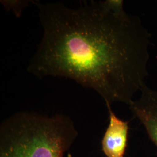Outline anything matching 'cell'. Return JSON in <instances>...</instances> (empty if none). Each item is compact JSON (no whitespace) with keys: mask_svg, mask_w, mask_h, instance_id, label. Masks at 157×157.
<instances>
[{"mask_svg":"<svg viewBox=\"0 0 157 157\" xmlns=\"http://www.w3.org/2000/svg\"><path fill=\"white\" fill-rule=\"evenodd\" d=\"M109 124L102 137V150L107 157H124L127 147L129 123L117 117L111 106H107Z\"/></svg>","mask_w":157,"mask_h":157,"instance_id":"4","label":"cell"},{"mask_svg":"<svg viewBox=\"0 0 157 157\" xmlns=\"http://www.w3.org/2000/svg\"><path fill=\"white\" fill-rule=\"evenodd\" d=\"M140 97L130 104V109L146 129L150 140L157 147V89L144 84Z\"/></svg>","mask_w":157,"mask_h":157,"instance_id":"3","label":"cell"},{"mask_svg":"<svg viewBox=\"0 0 157 157\" xmlns=\"http://www.w3.org/2000/svg\"><path fill=\"white\" fill-rule=\"evenodd\" d=\"M78 135L69 117L20 112L0 127V157H63Z\"/></svg>","mask_w":157,"mask_h":157,"instance_id":"2","label":"cell"},{"mask_svg":"<svg viewBox=\"0 0 157 157\" xmlns=\"http://www.w3.org/2000/svg\"><path fill=\"white\" fill-rule=\"evenodd\" d=\"M43 35L29 73L71 78L96 91L106 105H130L148 75L151 34L138 17L104 1L78 8L34 2Z\"/></svg>","mask_w":157,"mask_h":157,"instance_id":"1","label":"cell"},{"mask_svg":"<svg viewBox=\"0 0 157 157\" xmlns=\"http://www.w3.org/2000/svg\"><path fill=\"white\" fill-rule=\"evenodd\" d=\"M1 2L6 10H12L17 17L21 15L23 10L29 3V1H3Z\"/></svg>","mask_w":157,"mask_h":157,"instance_id":"5","label":"cell"},{"mask_svg":"<svg viewBox=\"0 0 157 157\" xmlns=\"http://www.w3.org/2000/svg\"><path fill=\"white\" fill-rule=\"evenodd\" d=\"M67 157H72V155H71V154H68V155H67Z\"/></svg>","mask_w":157,"mask_h":157,"instance_id":"6","label":"cell"}]
</instances>
